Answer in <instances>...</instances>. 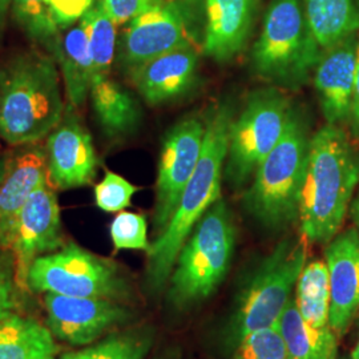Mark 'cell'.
Instances as JSON below:
<instances>
[{
    "label": "cell",
    "instance_id": "cell-14",
    "mask_svg": "<svg viewBox=\"0 0 359 359\" xmlns=\"http://www.w3.org/2000/svg\"><path fill=\"white\" fill-rule=\"evenodd\" d=\"M69 104L60 123L47 136L48 182L68 191L88 185L96 176L97 156L90 132L83 127Z\"/></svg>",
    "mask_w": 359,
    "mask_h": 359
},
{
    "label": "cell",
    "instance_id": "cell-29",
    "mask_svg": "<svg viewBox=\"0 0 359 359\" xmlns=\"http://www.w3.org/2000/svg\"><path fill=\"white\" fill-rule=\"evenodd\" d=\"M234 359H286V344L278 322L244 335L236 344Z\"/></svg>",
    "mask_w": 359,
    "mask_h": 359
},
{
    "label": "cell",
    "instance_id": "cell-32",
    "mask_svg": "<svg viewBox=\"0 0 359 359\" xmlns=\"http://www.w3.org/2000/svg\"><path fill=\"white\" fill-rule=\"evenodd\" d=\"M169 0H102L104 10L116 26L129 23L142 13Z\"/></svg>",
    "mask_w": 359,
    "mask_h": 359
},
{
    "label": "cell",
    "instance_id": "cell-19",
    "mask_svg": "<svg viewBox=\"0 0 359 359\" xmlns=\"http://www.w3.org/2000/svg\"><path fill=\"white\" fill-rule=\"evenodd\" d=\"M48 181L46 148L34 145L8 157L0 184V249L10 250L19 216L29 196Z\"/></svg>",
    "mask_w": 359,
    "mask_h": 359
},
{
    "label": "cell",
    "instance_id": "cell-4",
    "mask_svg": "<svg viewBox=\"0 0 359 359\" xmlns=\"http://www.w3.org/2000/svg\"><path fill=\"white\" fill-rule=\"evenodd\" d=\"M310 140L308 121L292 109L281 140L257 168L245 192V210L269 231L298 221Z\"/></svg>",
    "mask_w": 359,
    "mask_h": 359
},
{
    "label": "cell",
    "instance_id": "cell-34",
    "mask_svg": "<svg viewBox=\"0 0 359 359\" xmlns=\"http://www.w3.org/2000/svg\"><path fill=\"white\" fill-rule=\"evenodd\" d=\"M20 289L15 281V262L0 269V321L19 310Z\"/></svg>",
    "mask_w": 359,
    "mask_h": 359
},
{
    "label": "cell",
    "instance_id": "cell-27",
    "mask_svg": "<svg viewBox=\"0 0 359 359\" xmlns=\"http://www.w3.org/2000/svg\"><path fill=\"white\" fill-rule=\"evenodd\" d=\"M13 13L27 36L44 47L59 63L62 53L60 29L52 18L48 0H13Z\"/></svg>",
    "mask_w": 359,
    "mask_h": 359
},
{
    "label": "cell",
    "instance_id": "cell-33",
    "mask_svg": "<svg viewBox=\"0 0 359 359\" xmlns=\"http://www.w3.org/2000/svg\"><path fill=\"white\" fill-rule=\"evenodd\" d=\"M93 3V0H48V7L56 26L65 29L80 20Z\"/></svg>",
    "mask_w": 359,
    "mask_h": 359
},
{
    "label": "cell",
    "instance_id": "cell-3",
    "mask_svg": "<svg viewBox=\"0 0 359 359\" xmlns=\"http://www.w3.org/2000/svg\"><path fill=\"white\" fill-rule=\"evenodd\" d=\"M56 63L29 52L0 69V135L8 144H36L60 123L65 105Z\"/></svg>",
    "mask_w": 359,
    "mask_h": 359
},
{
    "label": "cell",
    "instance_id": "cell-24",
    "mask_svg": "<svg viewBox=\"0 0 359 359\" xmlns=\"http://www.w3.org/2000/svg\"><path fill=\"white\" fill-rule=\"evenodd\" d=\"M59 65L63 72L68 104L72 108H79L86 103L93 79L88 36L81 22L71 28L62 40Z\"/></svg>",
    "mask_w": 359,
    "mask_h": 359
},
{
    "label": "cell",
    "instance_id": "cell-42",
    "mask_svg": "<svg viewBox=\"0 0 359 359\" xmlns=\"http://www.w3.org/2000/svg\"><path fill=\"white\" fill-rule=\"evenodd\" d=\"M334 359H351V358H338V357H337V358H334Z\"/></svg>",
    "mask_w": 359,
    "mask_h": 359
},
{
    "label": "cell",
    "instance_id": "cell-41",
    "mask_svg": "<svg viewBox=\"0 0 359 359\" xmlns=\"http://www.w3.org/2000/svg\"><path fill=\"white\" fill-rule=\"evenodd\" d=\"M351 359H359V341L357 346L354 348V351H353V354H351Z\"/></svg>",
    "mask_w": 359,
    "mask_h": 359
},
{
    "label": "cell",
    "instance_id": "cell-18",
    "mask_svg": "<svg viewBox=\"0 0 359 359\" xmlns=\"http://www.w3.org/2000/svg\"><path fill=\"white\" fill-rule=\"evenodd\" d=\"M259 0H205L203 51L217 63L240 55L255 29Z\"/></svg>",
    "mask_w": 359,
    "mask_h": 359
},
{
    "label": "cell",
    "instance_id": "cell-15",
    "mask_svg": "<svg viewBox=\"0 0 359 359\" xmlns=\"http://www.w3.org/2000/svg\"><path fill=\"white\" fill-rule=\"evenodd\" d=\"M329 270V326L342 338L359 310V231L338 233L325 249Z\"/></svg>",
    "mask_w": 359,
    "mask_h": 359
},
{
    "label": "cell",
    "instance_id": "cell-1",
    "mask_svg": "<svg viewBox=\"0 0 359 359\" xmlns=\"http://www.w3.org/2000/svg\"><path fill=\"white\" fill-rule=\"evenodd\" d=\"M359 184V151L341 126L326 124L310 140L301 191V234L329 244L341 229Z\"/></svg>",
    "mask_w": 359,
    "mask_h": 359
},
{
    "label": "cell",
    "instance_id": "cell-8",
    "mask_svg": "<svg viewBox=\"0 0 359 359\" xmlns=\"http://www.w3.org/2000/svg\"><path fill=\"white\" fill-rule=\"evenodd\" d=\"M28 292L123 301L129 283L112 259L96 256L76 243L39 257L28 274Z\"/></svg>",
    "mask_w": 359,
    "mask_h": 359
},
{
    "label": "cell",
    "instance_id": "cell-26",
    "mask_svg": "<svg viewBox=\"0 0 359 359\" xmlns=\"http://www.w3.org/2000/svg\"><path fill=\"white\" fill-rule=\"evenodd\" d=\"M154 341V329L151 326L130 327L112 332L80 350L63 353L57 359H147Z\"/></svg>",
    "mask_w": 359,
    "mask_h": 359
},
{
    "label": "cell",
    "instance_id": "cell-16",
    "mask_svg": "<svg viewBox=\"0 0 359 359\" xmlns=\"http://www.w3.org/2000/svg\"><path fill=\"white\" fill-rule=\"evenodd\" d=\"M359 40L355 35L322 51L314 69V87L327 124L348 123L357 69Z\"/></svg>",
    "mask_w": 359,
    "mask_h": 359
},
{
    "label": "cell",
    "instance_id": "cell-2",
    "mask_svg": "<svg viewBox=\"0 0 359 359\" xmlns=\"http://www.w3.org/2000/svg\"><path fill=\"white\" fill-rule=\"evenodd\" d=\"M233 120L231 104H221L206 115L204 147L197 167L165 231L154 238L147 252L145 285L151 293H158L165 287L182 245L208 209L221 198Z\"/></svg>",
    "mask_w": 359,
    "mask_h": 359
},
{
    "label": "cell",
    "instance_id": "cell-30",
    "mask_svg": "<svg viewBox=\"0 0 359 359\" xmlns=\"http://www.w3.org/2000/svg\"><path fill=\"white\" fill-rule=\"evenodd\" d=\"M109 233L115 252L124 249L148 252L151 249L147 218L140 213L118 212L111 224Z\"/></svg>",
    "mask_w": 359,
    "mask_h": 359
},
{
    "label": "cell",
    "instance_id": "cell-9",
    "mask_svg": "<svg viewBox=\"0 0 359 359\" xmlns=\"http://www.w3.org/2000/svg\"><path fill=\"white\" fill-rule=\"evenodd\" d=\"M290 114L289 99L276 88L250 95L229 133L224 176L233 189H241L253 179L257 168L281 140Z\"/></svg>",
    "mask_w": 359,
    "mask_h": 359
},
{
    "label": "cell",
    "instance_id": "cell-17",
    "mask_svg": "<svg viewBox=\"0 0 359 359\" xmlns=\"http://www.w3.org/2000/svg\"><path fill=\"white\" fill-rule=\"evenodd\" d=\"M198 74L196 46L180 47L127 72L145 103L160 105L176 100L192 88Z\"/></svg>",
    "mask_w": 359,
    "mask_h": 359
},
{
    "label": "cell",
    "instance_id": "cell-23",
    "mask_svg": "<svg viewBox=\"0 0 359 359\" xmlns=\"http://www.w3.org/2000/svg\"><path fill=\"white\" fill-rule=\"evenodd\" d=\"M309 26L322 51L359 29V0H304Z\"/></svg>",
    "mask_w": 359,
    "mask_h": 359
},
{
    "label": "cell",
    "instance_id": "cell-20",
    "mask_svg": "<svg viewBox=\"0 0 359 359\" xmlns=\"http://www.w3.org/2000/svg\"><path fill=\"white\" fill-rule=\"evenodd\" d=\"M90 96L96 120L105 136L112 139L127 136L140 126V104L109 75L92 79Z\"/></svg>",
    "mask_w": 359,
    "mask_h": 359
},
{
    "label": "cell",
    "instance_id": "cell-13",
    "mask_svg": "<svg viewBox=\"0 0 359 359\" xmlns=\"http://www.w3.org/2000/svg\"><path fill=\"white\" fill-rule=\"evenodd\" d=\"M63 246L65 237L56 189L47 181L29 196L13 233L10 250L15 259V281L22 293H29L28 274L35 259Z\"/></svg>",
    "mask_w": 359,
    "mask_h": 359
},
{
    "label": "cell",
    "instance_id": "cell-6",
    "mask_svg": "<svg viewBox=\"0 0 359 359\" xmlns=\"http://www.w3.org/2000/svg\"><path fill=\"white\" fill-rule=\"evenodd\" d=\"M321 53L301 0H273L250 57L257 76L278 88L301 90Z\"/></svg>",
    "mask_w": 359,
    "mask_h": 359
},
{
    "label": "cell",
    "instance_id": "cell-7",
    "mask_svg": "<svg viewBox=\"0 0 359 359\" xmlns=\"http://www.w3.org/2000/svg\"><path fill=\"white\" fill-rule=\"evenodd\" d=\"M306 243L302 234L285 238L249 276L231 318L229 332L233 344L250 332L280 321L308 262Z\"/></svg>",
    "mask_w": 359,
    "mask_h": 359
},
{
    "label": "cell",
    "instance_id": "cell-12",
    "mask_svg": "<svg viewBox=\"0 0 359 359\" xmlns=\"http://www.w3.org/2000/svg\"><path fill=\"white\" fill-rule=\"evenodd\" d=\"M43 295L46 326L55 339L69 346L92 345L130 320L128 309L114 299Z\"/></svg>",
    "mask_w": 359,
    "mask_h": 359
},
{
    "label": "cell",
    "instance_id": "cell-22",
    "mask_svg": "<svg viewBox=\"0 0 359 359\" xmlns=\"http://www.w3.org/2000/svg\"><path fill=\"white\" fill-rule=\"evenodd\" d=\"M278 326L286 344V359L337 358L338 337L330 327H313L304 321L294 298L283 310Z\"/></svg>",
    "mask_w": 359,
    "mask_h": 359
},
{
    "label": "cell",
    "instance_id": "cell-25",
    "mask_svg": "<svg viewBox=\"0 0 359 359\" xmlns=\"http://www.w3.org/2000/svg\"><path fill=\"white\" fill-rule=\"evenodd\" d=\"M295 306L304 321L313 327H330V285L325 261L306 262L294 289Z\"/></svg>",
    "mask_w": 359,
    "mask_h": 359
},
{
    "label": "cell",
    "instance_id": "cell-38",
    "mask_svg": "<svg viewBox=\"0 0 359 359\" xmlns=\"http://www.w3.org/2000/svg\"><path fill=\"white\" fill-rule=\"evenodd\" d=\"M350 212H351V218L357 226V229L359 231V193L355 197V200L353 201L351 208H350Z\"/></svg>",
    "mask_w": 359,
    "mask_h": 359
},
{
    "label": "cell",
    "instance_id": "cell-40",
    "mask_svg": "<svg viewBox=\"0 0 359 359\" xmlns=\"http://www.w3.org/2000/svg\"><path fill=\"white\" fill-rule=\"evenodd\" d=\"M154 359H179L173 353H165V354H163V355H158V357H156Z\"/></svg>",
    "mask_w": 359,
    "mask_h": 359
},
{
    "label": "cell",
    "instance_id": "cell-39",
    "mask_svg": "<svg viewBox=\"0 0 359 359\" xmlns=\"http://www.w3.org/2000/svg\"><path fill=\"white\" fill-rule=\"evenodd\" d=\"M7 161H8V157H6V156L0 157V184H1V181L4 179V175H6Z\"/></svg>",
    "mask_w": 359,
    "mask_h": 359
},
{
    "label": "cell",
    "instance_id": "cell-28",
    "mask_svg": "<svg viewBox=\"0 0 359 359\" xmlns=\"http://www.w3.org/2000/svg\"><path fill=\"white\" fill-rule=\"evenodd\" d=\"M80 22L88 36L93 77L108 76L115 60L116 25L105 13L102 0H95Z\"/></svg>",
    "mask_w": 359,
    "mask_h": 359
},
{
    "label": "cell",
    "instance_id": "cell-10",
    "mask_svg": "<svg viewBox=\"0 0 359 359\" xmlns=\"http://www.w3.org/2000/svg\"><path fill=\"white\" fill-rule=\"evenodd\" d=\"M196 46L189 0H169L136 16L118 44V62L126 72L180 47Z\"/></svg>",
    "mask_w": 359,
    "mask_h": 359
},
{
    "label": "cell",
    "instance_id": "cell-11",
    "mask_svg": "<svg viewBox=\"0 0 359 359\" xmlns=\"http://www.w3.org/2000/svg\"><path fill=\"white\" fill-rule=\"evenodd\" d=\"M205 118L191 116L175 124L163 139L154 203V236H160L179 205L204 147Z\"/></svg>",
    "mask_w": 359,
    "mask_h": 359
},
{
    "label": "cell",
    "instance_id": "cell-36",
    "mask_svg": "<svg viewBox=\"0 0 359 359\" xmlns=\"http://www.w3.org/2000/svg\"><path fill=\"white\" fill-rule=\"evenodd\" d=\"M11 262H15L13 252L11 250L0 249V269H3L4 266H7Z\"/></svg>",
    "mask_w": 359,
    "mask_h": 359
},
{
    "label": "cell",
    "instance_id": "cell-37",
    "mask_svg": "<svg viewBox=\"0 0 359 359\" xmlns=\"http://www.w3.org/2000/svg\"><path fill=\"white\" fill-rule=\"evenodd\" d=\"M11 3H13V0H0V29L3 28Z\"/></svg>",
    "mask_w": 359,
    "mask_h": 359
},
{
    "label": "cell",
    "instance_id": "cell-35",
    "mask_svg": "<svg viewBox=\"0 0 359 359\" xmlns=\"http://www.w3.org/2000/svg\"><path fill=\"white\" fill-rule=\"evenodd\" d=\"M351 135L359 140V44L358 55H357V69H355V81H354V90H353V100H351V111L348 123Z\"/></svg>",
    "mask_w": 359,
    "mask_h": 359
},
{
    "label": "cell",
    "instance_id": "cell-31",
    "mask_svg": "<svg viewBox=\"0 0 359 359\" xmlns=\"http://www.w3.org/2000/svg\"><path fill=\"white\" fill-rule=\"evenodd\" d=\"M139 188L115 172L105 170L104 179L95 187V201L105 213H118L130 206Z\"/></svg>",
    "mask_w": 359,
    "mask_h": 359
},
{
    "label": "cell",
    "instance_id": "cell-5",
    "mask_svg": "<svg viewBox=\"0 0 359 359\" xmlns=\"http://www.w3.org/2000/svg\"><path fill=\"white\" fill-rule=\"evenodd\" d=\"M236 234L231 210L219 198L196 224L180 250L168 281V301L173 308H191L217 290L231 266Z\"/></svg>",
    "mask_w": 359,
    "mask_h": 359
},
{
    "label": "cell",
    "instance_id": "cell-21",
    "mask_svg": "<svg viewBox=\"0 0 359 359\" xmlns=\"http://www.w3.org/2000/svg\"><path fill=\"white\" fill-rule=\"evenodd\" d=\"M60 347L50 329L13 313L0 321V359H57Z\"/></svg>",
    "mask_w": 359,
    "mask_h": 359
}]
</instances>
